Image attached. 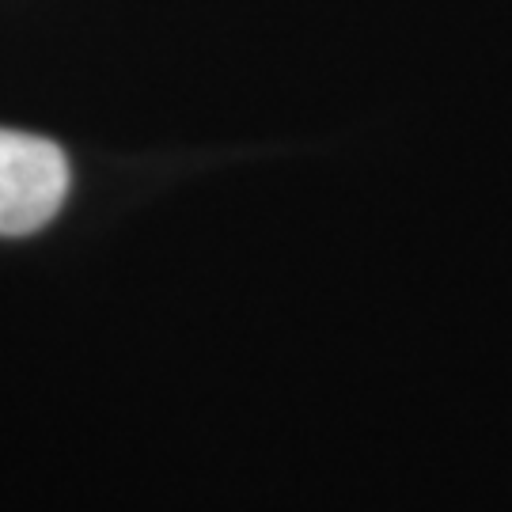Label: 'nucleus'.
Returning <instances> with one entry per match:
<instances>
[{"mask_svg": "<svg viewBox=\"0 0 512 512\" xmlns=\"http://www.w3.org/2000/svg\"><path fill=\"white\" fill-rule=\"evenodd\" d=\"M69 194L65 152L35 133L0 129V236H31Z\"/></svg>", "mask_w": 512, "mask_h": 512, "instance_id": "f257e3e1", "label": "nucleus"}]
</instances>
